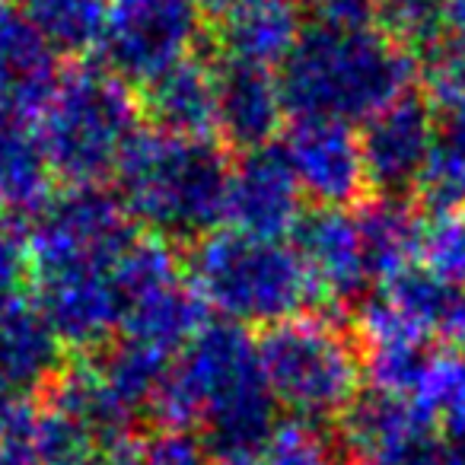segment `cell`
Returning <instances> with one entry per match:
<instances>
[{
	"mask_svg": "<svg viewBox=\"0 0 465 465\" xmlns=\"http://www.w3.org/2000/svg\"><path fill=\"white\" fill-rule=\"evenodd\" d=\"M274 411L259 341L223 319L207 322L175 354L150 405L156 427L192 430L217 452L255 450L274 430Z\"/></svg>",
	"mask_w": 465,
	"mask_h": 465,
	"instance_id": "6da1fadb",
	"label": "cell"
},
{
	"mask_svg": "<svg viewBox=\"0 0 465 465\" xmlns=\"http://www.w3.org/2000/svg\"><path fill=\"white\" fill-rule=\"evenodd\" d=\"M414 54L382 29H303L278 71L293 118L354 124L401 99L414 80Z\"/></svg>",
	"mask_w": 465,
	"mask_h": 465,
	"instance_id": "7a4b0ae2",
	"label": "cell"
},
{
	"mask_svg": "<svg viewBox=\"0 0 465 465\" xmlns=\"http://www.w3.org/2000/svg\"><path fill=\"white\" fill-rule=\"evenodd\" d=\"M232 163L213 137L141 131L118 163V198L134 226L166 242H198L226 220Z\"/></svg>",
	"mask_w": 465,
	"mask_h": 465,
	"instance_id": "3957f363",
	"label": "cell"
},
{
	"mask_svg": "<svg viewBox=\"0 0 465 465\" xmlns=\"http://www.w3.org/2000/svg\"><path fill=\"white\" fill-rule=\"evenodd\" d=\"M141 122V96L131 84L103 64H71L58 71L33 128L54 179L99 185L118 173L124 150L143 131Z\"/></svg>",
	"mask_w": 465,
	"mask_h": 465,
	"instance_id": "277c9868",
	"label": "cell"
},
{
	"mask_svg": "<svg viewBox=\"0 0 465 465\" xmlns=\"http://www.w3.org/2000/svg\"><path fill=\"white\" fill-rule=\"evenodd\" d=\"M188 281L207 310L232 325H278L316 297L297 249L240 230H213L188 252Z\"/></svg>",
	"mask_w": 465,
	"mask_h": 465,
	"instance_id": "5b68a950",
	"label": "cell"
},
{
	"mask_svg": "<svg viewBox=\"0 0 465 465\" xmlns=\"http://www.w3.org/2000/svg\"><path fill=\"white\" fill-rule=\"evenodd\" d=\"M255 341L274 405L293 420L341 418L361 392L363 354L335 319L303 312L262 329Z\"/></svg>",
	"mask_w": 465,
	"mask_h": 465,
	"instance_id": "8992f818",
	"label": "cell"
},
{
	"mask_svg": "<svg viewBox=\"0 0 465 465\" xmlns=\"http://www.w3.org/2000/svg\"><path fill=\"white\" fill-rule=\"evenodd\" d=\"M207 0H105L96 52L99 64L131 86L194 58L207 35Z\"/></svg>",
	"mask_w": 465,
	"mask_h": 465,
	"instance_id": "52a82bcc",
	"label": "cell"
},
{
	"mask_svg": "<svg viewBox=\"0 0 465 465\" xmlns=\"http://www.w3.org/2000/svg\"><path fill=\"white\" fill-rule=\"evenodd\" d=\"M134 240L137 226L118 192L103 185H67L29 226L33 274L109 268Z\"/></svg>",
	"mask_w": 465,
	"mask_h": 465,
	"instance_id": "ba28073f",
	"label": "cell"
},
{
	"mask_svg": "<svg viewBox=\"0 0 465 465\" xmlns=\"http://www.w3.org/2000/svg\"><path fill=\"white\" fill-rule=\"evenodd\" d=\"M122 262V259H118ZM118 262L109 268H67L33 274L35 306L58 341L80 354L109 348L124 322V297L118 291Z\"/></svg>",
	"mask_w": 465,
	"mask_h": 465,
	"instance_id": "9c48e42d",
	"label": "cell"
},
{
	"mask_svg": "<svg viewBox=\"0 0 465 465\" xmlns=\"http://www.w3.org/2000/svg\"><path fill=\"white\" fill-rule=\"evenodd\" d=\"M287 166L297 179L303 198L316 207H354L367 194L361 134L351 124L329 118H297L284 128L281 141Z\"/></svg>",
	"mask_w": 465,
	"mask_h": 465,
	"instance_id": "30bf717a",
	"label": "cell"
},
{
	"mask_svg": "<svg viewBox=\"0 0 465 465\" xmlns=\"http://www.w3.org/2000/svg\"><path fill=\"white\" fill-rule=\"evenodd\" d=\"M433 137V112L414 93L389 103L361 124V153L370 188L401 198L418 188Z\"/></svg>",
	"mask_w": 465,
	"mask_h": 465,
	"instance_id": "8fae6325",
	"label": "cell"
},
{
	"mask_svg": "<svg viewBox=\"0 0 465 465\" xmlns=\"http://www.w3.org/2000/svg\"><path fill=\"white\" fill-rule=\"evenodd\" d=\"M303 217V192L293 179L281 147H262L232 163L226 188V220L230 230L287 240Z\"/></svg>",
	"mask_w": 465,
	"mask_h": 465,
	"instance_id": "7c38bea8",
	"label": "cell"
},
{
	"mask_svg": "<svg viewBox=\"0 0 465 465\" xmlns=\"http://www.w3.org/2000/svg\"><path fill=\"white\" fill-rule=\"evenodd\" d=\"M291 246L297 249L312 287L335 303L367 300L370 274L363 265L357 217L348 207H312L303 211L291 232Z\"/></svg>",
	"mask_w": 465,
	"mask_h": 465,
	"instance_id": "4fadbf2b",
	"label": "cell"
},
{
	"mask_svg": "<svg viewBox=\"0 0 465 465\" xmlns=\"http://www.w3.org/2000/svg\"><path fill=\"white\" fill-rule=\"evenodd\" d=\"M217 74V134L226 150L272 147L278 134H284V93L278 71H262L246 64H213Z\"/></svg>",
	"mask_w": 465,
	"mask_h": 465,
	"instance_id": "5bb4252c",
	"label": "cell"
},
{
	"mask_svg": "<svg viewBox=\"0 0 465 465\" xmlns=\"http://www.w3.org/2000/svg\"><path fill=\"white\" fill-rule=\"evenodd\" d=\"M303 35L297 0H236L217 10L213 45L226 64L281 71Z\"/></svg>",
	"mask_w": 465,
	"mask_h": 465,
	"instance_id": "9a60e30c",
	"label": "cell"
},
{
	"mask_svg": "<svg viewBox=\"0 0 465 465\" xmlns=\"http://www.w3.org/2000/svg\"><path fill=\"white\" fill-rule=\"evenodd\" d=\"M433 433L430 418L411 395L386 389H361L338 418V443L363 465L414 446Z\"/></svg>",
	"mask_w": 465,
	"mask_h": 465,
	"instance_id": "2e32d148",
	"label": "cell"
},
{
	"mask_svg": "<svg viewBox=\"0 0 465 465\" xmlns=\"http://www.w3.org/2000/svg\"><path fill=\"white\" fill-rule=\"evenodd\" d=\"M54 61L20 14H0V128L35 122L58 80Z\"/></svg>",
	"mask_w": 465,
	"mask_h": 465,
	"instance_id": "e0dca14e",
	"label": "cell"
},
{
	"mask_svg": "<svg viewBox=\"0 0 465 465\" xmlns=\"http://www.w3.org/2000/svg\"><path fill=\"white\" fill-rule=\"evenodd\" d=\"M45 401L67 414L99 446V452H109L131 440L134 411L118 399L112 382L99 370V361L93 357H84L71 367L64 363V370L48 382Z\"/></svg>",
	"mask_w": 465,
	"mask_h": 465,
	"instance_id": "ac0fdd59",
	"label": "cell"
},
{
	"mask_svg": "<svg viewBox=\"0 0 465 465\" xmlns=\"http://www.w3.org/2000/svg\"><path fill=\"white\" fill-rule=\"evenodd\" d=\"M141 109L156 131L211 137L217 131V74L198 54L160 74L141 90Z\"/></svg>",
	"mask_w": 465,
	"mask_h": 465,
	"instance_id": "d6986e66",
	"label": "cell"
},
{
	"mask_svg": "<svg viewBox=\"0 0 465 465\" xmlns=\"http://www.w3.org/2000/svg\"><path fill=\"white\" fill-rule=\"evenodd\" d=\"M64 370V344L42 310L26 300L0 310V380L33 395Z\"/></svg>",
	"mask_w": 465,
	"mask_h": 465,
	"instance_id": "ffe728a7",
	"label": "cell"
},
{
	"mask_svg": "<svg viewBox=\"0 0 465 465\" xmlns=\"http://www.w3.org/2000/svg\"><path fill=\"white\" fill-rule=\"evenodd\" d=\"M204 316V300L198 297L188 274H182V278L166 281V284L131 300L118 338H128V341L147 344V348L175 357L207 325Z\"/></svg>",
	"mask_w": 465,
	"mask_h": 465,
	"instance_id": "44dd1931",
	"label": "cell"
},
{
	"mask_svg": "<svg viewBox=\"0 0 465 465\" xmlns=\"http://www.w3.org/2000/svg\"><path fill=\"white\" fill-rule=\"evenodd\" d=\"M357 232H361L363 265L370 281H392L399 272L418 262L420 223L424 220L401 198H367L357 204Z\"/></svg>",
	"mask_w": 465,
	"mask_h": 465,
	"instance_id": "7402d4cb",
	"label": "cell"
},
{
	"mask_svg": "<svg viewBox=\"0 0 465 465\" xmlns=\"http://www.w3.org/2000/svg\"><path fill=\"white\" fill-rule=\"evenodd\" d=\"M54 198V173L33 124L0 128V213L35 217Z\"/></svg>",
	"mask_w": 465,
	"mask_h": 465,
	"instance_id": "603a6c76",
	"label": "cell"
},
{
	"mask_svg": "<svg viewBox=\"0 0 465 465\" xmlns=\"http://www.w3.org/2000/svg\"><path fill=\"white\" fill-rule=\"evenodd\" d=\"M418 192L433 211H459L465 204V112L443 109L433 118Z\"/></svg>",
	"mask_w": 465,
	"mask_h": 465,
	"instance_id": "cb8c5ba5",
	"label": "cell"
},
{
	"mask_svg": "<svg viewBox=\"0 0 465 465\" xmlns=\"http://www.w3.org/2000/svg\"><path fill=\"white\" fill-rule=\"evenodd\" d=\"M105 0H20V16L54 54L96 48Z\"/></svg>",
	"mask_w": 465,
	"mask_h": 465,
	"instance_id": "d4e9b609",
	"label": "cell"
},
{
	"mask_svg": "<svg viewBox=\"0 0 465 465\" xmlns=\"http://www.w3.org/2000/svg\"><path fill=\"white\" fill-rule=\"evenodd\" d=\"M173 361L175 357L147 348V344L115 338V341L103 351V357H99V370H103L105 380L112 382L118 399L134 414H141V411H150V405H153L169 367H173Z\"/></svg>",
	"mask_w": 465,
	"mask_h": 465,
	"instance_id": "484cf974",
	"label": "cell"
},
{
	"mask_svg": "<svg viewBox=\"0 0 465 465\" xmlns=\"http://www.w3.org/2000/svg\"><path fill=\"white\" fill-rule=\"evenodd\" d=\"M414 401L452 446L465 443V351H433Z\"/></svg>",
	"mask_w": 465,
	"mask_h": 465,
	"instance_id": "4316f807",
	"label": "cell"
},
{
	"mask_svg": "<svg viewBox=\"0 0 465 465\" xmlns=\"http://www.w3.org/2000/svg\"><path fill=\"white\" fill-rule=\"evenodd\" d=\"M262 465H348V452L310 420H284L259 443Z\"/></svg>",
	"mask_w": 465,
	"mask_h": 465,
	"instance_id": "83f0119b",
	"label": "cell"
},
{
	"mask_svg": "<svg viewBox=\"0 0 465 465\" xmlns=\"http://www.w3.org/2000/svg\"><path fill=\"white\" fill-rule=\"evenodd\" d=\"M418 265L440 281L465 284V213L462 211H433V217L420 223Z\"/></svg>",
	"mask_w": 465,
	"mask_h": 465,
	"instance_id": "f1b7e54d",
	"label": "cell"
},
{
	"mask_svg": "<svg viewBox=\"0 0 465 465\" xmlns=\"http://www.w3.org/2000/svg\"><path fill=\"white\" fill-rule=\"evenodd\" d=\"M382 33L405 52L427 54L446 35L443 0H382Z\"/></svg>",
	"mask_w": 465,
	"mask_h": 465,
	"instance_id": "f546056e",
	"label": "cell"
},
{
	"mask_svg": "<svg viewBox=\"0 0 465 465\" xmlns=\"http://www.w3.org/2000/svg\"><path fill=\"white\" fill-rule=\"evenodd\" d=\"M131 465H211L204 440L192 430L156 427L147 437H131L124 443Z\"/></svg>",
	"mask_w": 465,
	"mask_h": 465,
	"instance_id": "4dcf8cb0",
	"label": "cell"
},
{
	"mask_svg": "<svg viewBox=\"0 0 465 465\" xmlns=\"http://www.w3.org/2000/svg\"><path fill=\"white\" fill-rule=\"evenodd\" d=\"M427 90L443 109L465 112V33L443 35L427 52Z\"/></svg>",
	"mask_w": 465,
	"mask_h": 465,
	"instance_id": "1f68e13d",
	"label": "cell"
},
{
	"mask_svg": "<svg viewBox=\"0 0 465 465\" xmlns=\"http://www.w3.org/2000/svg\"><path fill=\"white\" fill-rule=\"evenodd\" d=\"M33 278V249L23 220L0 213V310L20 300L23 284Z\"/></svg>",
	"mask_w": 465,
	"mask_h": 465,
	"instance_id": "d6a6232c",
	"label": "cell"
},
{
	"mask_svg": "<svg viewBox=\"0 0 465 465\" xmlns=\"http://www.w3.org/2000/svg\"><path fill=\"white\" fill-rule=\"evenodd\" d=\"M303 16L322 29H373L380 23L382 0H297Z\"/></svg>",
	"mask_w": 465,
	"mask_h": 465,
	"instance_id": "836d02e7",
	"label": "cell"
},
{
	"mask_svg": "<svg viewBox=\"0 0 465 465\" xmlns=\"http://www.w3.org/2000/svg\"><path fill=\"white\" fill-rule=\"evenodd\" d=\"M367 465H465V456L459 452V446L443 443V440H420L414 446H405V450L392 452L386 459H376V462Z\"/></svg>",
	"mask_w": 465,
	"mask_h": 465,
	"instance_id": "e575fe53",
	"label": "cell"
},
{
	"mask_svg": "<svg viewBox=\"0 0 465 465\" xmlns=\"http://www.w3.org/2000/svg\"><path fill=\"white\" fill-rule=\"evenodd\" d=\"M29 408H33L29 395H23L20 389H14L10 382L0 380V440L7 437V433H14L16 427L23 424Z\"/></svg>",
	"mask_w": 465,
	"mask_h": 465,
	"instance_id": "d590c367",
	"label": "cell"
},
{
	"mask_svg": "<svg viewBox=\"0 0 465 465\" xmlns=\"http://www.w3.org/2000/svg\"><path fill=\"white\" fill-rule=\"evenodd\" d=\"M211 465H262L259 446L255 450H223L211 459Z\"/></svg>",
	"mask_w": 465,
	"mask_h": 465,
	"instance_id": "8d00e7d4",
	"label": "cell"
},
{
	"mask_svg": "<svg viewBox=\"0 0 465 465\" xmlns=\"http://www.w3.org/2000/svg\"><path fill=\"white\" fill-rule=\"evenodd\" d=\"M230 4H236V0H207V7L217 14V10H223V7H230Z\"/></svg>",
	"mask_w": 465,
	"mask_h": 465,
	"instance_id": "74e56055",
	"label": "cell"
},
{
	"mask_svg": "<svg viewBox=\"0 0 465 465\" xmlns=\"http://www.w3.org/2000/svg\"><path fill=\"white\" fill-rule=\"evenodd\" d=\"M0 14H7V0H0Z\"/></svg>",
	"mask_w": 465,
	"mask_h": 465,
	"instance_id": "f35d334b",
	"label": "cell"
}]
</instances>
